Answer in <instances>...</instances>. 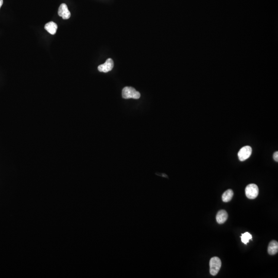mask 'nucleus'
Here are the masks:
<instances>
[{
	"instance_id": "nucleus-1",
	"label": "nucleus",
	"mask_w": 278,
	"mask_h": 278,
	"mask_svg": "<svg viewBox=\"0 0 278 278\" xmlns=\"http://www.w3.org/2000/svg\"><path fill=\"white\" fill-rule=\"evenodd\" d=\"M141 96L140 93L134 88L131 87H126L122 90V97L125 99H139Z\"/></svg>"
},
{
	"instance_id": "nucleus-2",
	"label": "nucleus",
	"mask_w": 278,
	"mask_h": 278,
	"mask_svg": "<svg viewBox=\"0 0 278 278\" xmlns=\"http://www.w3.org/2000/svg\"><path fill=\"white\" fill-rule=\"evenodd\" d=\"M222 266V262L219 257L211 258L210 261V272L212 276H216L219 272Z\"/></svg>"
},
{
	"instance_id": "nucleus-3",
	"label": "nucleus",
	"mask_w": 278,
	"mask_h": 278,
	"mask_svg": "<svg viewBox=\"0 0 278 278\" xmlns=\"http://www.w3.org/2000/svg\"><path fill=\"white\" fill-rule=\"evenodd\" d=\"M259 187L255 184H250L246 187L245 193L247 198L253 199L259 195Z\"/></svg>"
},
{
	"instance_id": "nucleus-4",
	"label": "nucleus",
	"mask_w": 278,
	"mask_h": 278,
	"mask_svg": "<svg viewBox=\"0 0 278 278\" xmlns=\"http://www.w3.org/2000/svg\"><path fill=\"white\" fill-rule=\"evenodd\" d=\"M253 149L250 146H245L242 147L238 153V157L241 161L248 159L252 154Z\"/></svg>"
},
{
	"instance_id": "nucleus-5",
	"label": "nucleus",
	"mask_w": 278,
	"mask_h": 278,
	"mask_svg": "<svg viewBox=\"0 0 278 278\" xmlns=\"http://www.w3.org/2000/svg\"><path fill=\"white\" fill-rule=\"evenodd\" d=\"M114 67V61L111 58H108L104 64H101L98 67V70L99 72L107 73L112 70Z\"/></svg>"
},
{
	"instance_id": "nucleus-6",
	"label": "nucleus",
	"mask_w": 278,
	"mask_h": 278,
	"mask_svg": "<svg viewBox=\"0 0 278 278\" xmlns=\"http://www.w3.org/2000/svg\"><path fill=\"white\" fill-rule=\"evenodd\" d=\"M58 14L59 16L61 17L64 19H68L70 18L71 13L68 10L67 5H66V4H61L60 5Z\"/></svg>"
},
{
	"instance_id": "nucleus-7",
	"label": "nucleus",
	"mask_w": 278,
	"mask_h": 278,
	"mask_svg": "<svg viewBox=\"0 0 278 278\" xmlns=\"http://www.w3.org/2000/svg\"><path fill=\"white\" fill-rule=\"evenodd\" d=\"M227 218L228 213L224 210H222L218 211L216 216V221L219 224H224V222H225L226 221H227Z\"/></svg>"
},
{
	"instance_id": "nucleus-8",
	"label": "nucleus",
	"mask_w": 278,
	"mask_h": 278,
	"mask_svg": "<svg viewBox=\"0 0 278 278\" xmlns=\"http://www.w3.org/2000/svg\"><path fill=\"white\" fill-rule=\"evenodd\" d=\"M278 243L276 241H272L269 244L268 253L270 255H275L278 253Z\"/></svg>"
},
{
	"instance_id": "nucleus-9",
	"label": "nucleus",
	"mask_w": 278,
	"mask_h": 278,
	"mask_svg": "<svg viewBox=\"0 0 278 278\" xmlns=\"http://www.w3.org/2000/svg\"><path fill=\"white\" fill-rule=\"evenodd\" d=\"M44 28L50 34L55 35L57 29V25L54 22H50L45 25Z\"/></svg>"
},
{
	"instance_id": "nucleus-10",
	"label": "nucleus",
	"mask_w": 278,
	"mask_h": 278,
	"mask_svg": "<svg viewBox=\"0 0 278 278\" xmlns=\"http://www.w3.org/2000/svg\"><path fill=\"white\" fill-rule=\"evenodd\" d=\"M234 192L231 189H229L224 192L222 195V201L225 203L230 202L234 196Z\"/></svg>"
},
{
	"instance_id": "nucleus-11",
	"label": "nucleus",
	"mask_w": 278,
	"mask_h": 278,
	"mask_svg": "<svg viewBox=\"0 0 278 278\" xmlns=\"http://www.w3.org/2000/svg\"><path fill=\"white\" fill-rule=\"evenodd\" d=\"M252 235L249 232H245L244 234H242L241 236V241L245 244H247L249 242L250 240L252 239Z\"/></svg>"
},
{
	"instance_id": "nucleus-12",
	"label": "nucleus",
	"mask_w": 278,
	"mask_h": 278,
	"mask_svg": "<svg viewBox=\"0 0 278 278\" xmlns=\"http://www.w3.org/2000/svg\"><path fill=\"white\" fill-rule=\"evenodd\" d=\"M273 158L275 160V161H278V152H276L275 153H273Z\"/></svg>"
},
{
	"instance_id": "nucleus-13",
	"label": "nucleus",
	"mask_w": 278,
	"mask_h": 278,
	"mask_svg": "<svg viewBox=\"0 0 278 278\" xmlns=\"http://www.w3.org/2000/svg\"><path fill=\"white\" fill-rule=\"evenodd\" d=\"M3 0H0V8L3 5Z\"/></svg>"
}]
</instances>
